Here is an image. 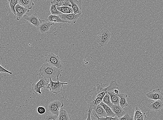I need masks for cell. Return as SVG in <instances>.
<instances>
[{"label": "cell", "mask_w": 163, "mask_h": 120, "mask_svg": "<svg viewBox=\"0 0 163 120\" xmlns=\"http://www.w3.org/2000/svg\"><path fill=\"white\" fill-rule=\"evenodd\" d=\"M81 15L80 14H75L73 13L69 14H62L59 16L65 23L74 24L76 23L77 21Z\"/></svg>", "instance_id": "8"}, {"label": "cell", "mask_w": 163, "mask_h": 120, "mask_svg": "<svg viewBox=\"0 0 163 120\" xmlns=\"http://www.w3.org/2000/svg\"><path fill=\"white\" fill-rule=\"evenodd\" d=\"M57 81L56 82L53 81L52 78H50V82L45 87L50 92L56 94H58L62 92L64 85H68V83H67L61 82L59 80V76H57Z\"/></svg>", "instance_id": "4"}, {"label": "cell", "mask_w": 163, "mask_h": 120, "mask_svg": "<svg viewBox=\"0 0 163 120\" xmlns=\"http://www.w3.org/2000/svg\"><path fill=\"white\" fill-rule=\"evenodd\" d=\"M61 69L56 68L48 63H45L39 70L40 77L45 78H55L62 76Z\"/></svg>", "instance_id": "1"}, {"label": "cell", "mask_w": 163, "mask_h": 120, "mask_svg": "<svg viewBox=\"0 0 163 120\" xmlns=\"http://www.w3.org/2000/svg\"><path fill=\"white\" fill-rule=\"evenodd\" d=\"M37 112L38 114L40 115H43L46 112V109L44 107L40 106L38 108Z\"/></svg>", "instance_id": "32"}, {"label": "cell", "mask_w": 163, "mask_h": 120, "mask_svg": "<svg viewBox=\"0 0 163 120\" xmlns=\"http://www.w3.org/2000/svg\"><path fill=\"white\" fill-rule=\"evenodd\" d=\"M18 3L19 0H11L10 3L9 4L10 6L11 11L16 16V14L15 10V7Z\"/></svg>", "instance_id": "25"}, {"label": "cell", "mask_w": 163, "mask_h": 120, "mask_svg": "<svg viewBox=\"0 0 163 120\" xmlns=\"http://www.w3.org/2000/svg\"><path fill=\"white\" fill-rule=\"evenodd\" d=\"M0 73H8L10 74V75H12L13 73L12 72L9 71L4 68L3 67H2L1 65H0Z\"/></svg>", "instance_id": "33"}, {"label": "cell", "mask_w": 163, "mask_h": 120, "mask_svg": "<svg viewBox=\"0 0 163 120\" xmlns=\"http://www.w3.org/2000/svg\"><path fill=\"white\" fill-rule=\"evenodd\" d=\"M45 62L59 69L63 68V63L60 58L58 55H55L53 53H50L48 55Z\"/></svg>", "instance_id": "6"}, {"label": "cell", "mask_w": 163, "mask_h": 120, "mask_svg": "<svg viewBox=\"0 0 163 120\" xmlns=\"http://www.w3.org/2000/svg\"><path fill=\"white\" fill-rule=\"evenodd\" d=\"M112 111L115 114L116 116L120 118L125 115V112L124 111L123 108L119 105L112 104L111 107Z\"/></svg>", "instance_id": "16"}, {"label": "cell", "mask_w": 163, "mask_h": 120, "mask_svg": "<svg viewBox=\"0 0 163 120\" xmlns=\"http://www.w3.org/2000/svg\"><path fill=\"white\" fill-rule=\"evenodd\" d=\"M102 102L105 104L107 105L110 107H111L112 105V103L111 102V98L109 95L107 93L105 95V96L103 98Z\"/></svg>", "instance_id": "27"}, {"label": "cell", "mask_w": 163, "mask_h": 120, "mask_svg": "<svg viewBox=\"0 0 163 120\" xmlns=\"http://www.w3.org/2000/svg\"><path fill=\"white\" fill-rule=\"evenodd\" d=\"M47 20L50 22L53 23L54 25V24H57V23H65L60 17L59 15H50L48 17Z\"/></svg>", "instance_id": "22"}, {"label": "cell", "mask_w": 163, "mask_h": 120, "mask_svg": "<svg viewBox=\"0 0 163 120\" xmlns=\"http://www.w3.org/2000/svg\"><path fill=\"white\" fill-rule=\"evenodd\" d=\"M23 18L32 25L38 28L39 26L41 20L39 18L38 14L36 13L33 14L30 16L25 15L23 17Z\"/></svg>", "instance_id": "11"}, {"label": "cell", "mask_w": 163, "mask_h": 120, "mask_svg": "<svg viewBox=\"0 0 163 120\" xmlns=\"http://www.w3.org/2000/svg\"><path fill=\"white\" fill-rule=\"evenodd\" d=\"M148 109L155 112H159L163 108V102L160 100H155L147 105Z\"/></svg>", "instance_id": "14"}, {"label": "cell", "mask_w": 163, "mask_h": 120, "mask_svg": "<svg viewBox=\"0 0 163 120\" xmlns=\"http://www.w3.org/2000/svg\"><path fill=\"white\" fill-rule=\"evenodd\" d=\"M91 114H92L93 116L96 115L99 117L106 116V112L103 108L100 105L91 108Z\"/></svg>", "instance_id": "15"}, {"label": "cell", "mask_w": 163, "mask_h": 120, "mask_svg": "<svg viewBox=\"0 0 163 120\" xmlns=\"http://www.w3.org/2000/svg\"><path fill=\"white\" fill-rule=\"evenodd\" d=\"M50 11L52 15H60L62 14L60 12L57 10L55 5H51Z\"/></svg>", "instance_id": "26"}, {"label": "cell", "mask_w": 163, "mask_h": 120, "mask_svg": "<svg viewBox=\"0 0 163 120\" xmlns=\"http://www.w3.org/2000/svg\"><path fill=\"white\" fill-rule=\"evenodd\" d=\"M54 24L48 20H41L40 25L38 28L42 34H44L49 32L50 28Z\"/></svg>", "instance_id": "10"}, {"label": "cell", "mask_w": 163, "mask_h": 120, "mask_svg": "<svg viewBox=\"0 0 163 120\" xmlns=\"http://www.w3.org/2000/svg\"><path fill=\"white\" fill-rule=\"evenodd\" d=\"M110 96L112 104L115 105H119L120 98L118 95L115 94L113 92H110L107 93Z\"/></svg>", "instance_id": "23"}, {"label": "cell", "mask_w": 163, "mask_h": 120, "mask_svg": "<svg viewBox=\"0 0 163 120\" xmlns=\"http://www.w3.org/2000/svg\"><path fill=\"white\" fill-rule=\"evenodd\" d=\"M71 5V8L73 9V13L75 14L81 15L82 4L81 0H69Z\"/></svg>", "instance_id": "12"}, {"label": "cell", "mask_w": 163, "mask_h": 120, "mask_svg": "<svg viewBox=\"0 0 163 120\" xmlns=\"http://www.w3.org/2000/svg\"><path fill=\"white\" fill-rule=\"evenodd\" d=\"M111 37V32L106 28L104 29L98 33L97 42L100 47H105L110 41Z\"/></svg>", "instance_id": "3"}, {"label": "cell", "mask_w": 163, "mask_h": 120, "mask_svg": "<svg viewBox=\"0 0 163 120\" xmlns=\"http://www.w3.org/2000/svg\"><path fill=\"white\" fill-rule=\"evenodd\" d=\"M119 120H133V118L128 114L127 113L121 117L120 118Z\"/></svg>", "instance_id": "31"}, {"label": "cell", "mask_w": 163, "mask_h": 120, "mask_svg": "<svg viewBox=\"0 0 163 120\" xmlns=\"http://www.w3.org/2000/svg\"><path fill=\"white\" fill-rule=\"evenodd\" d=\"M114 92L117 95H118L119 93V91L117 89H115L114 90Z\"/></svg>", "instance_id": "36"}, {"label": "cell", "mask_w": 163, "mask_h": 120, "mask_svg": "<svg viewBox=\"0 0 163 120\" xmlns=\"http://www.w3.org/2000/svg\"><path fill=\"white\" fill-rule=\"evenodd\" d=\"M15 10L16 14V19L18 21L20 20L25 14L30 11V9L24 8L18 3L15 7Z\"/></svg>", "instance_id": "13"}, {"label": "cell", "mask_w": 163, "mask_h": 120, "mask_svg": "<svg viewBox=\"0 0 163 120\" xmlns=\"http://www.w3.org/2000/svg\"><path fill=\"white\" fill-rule=\"evenodd\" d=\"M57 115L51 114L45 115L42 120H57Z\"/></svg>", "instance_id": "29"}, {"label": "cell", "mask_w": 163, "mask_h": 120, "mask_svg": "<svg viewBox=\"0 0 163 120\" xmlns=\"http://www.w3.org/2000/svg\"><path fill=\"white\" fill-rule=\"evenodd\" d=\"M97 91L96 86L93 88L86 95L85 99L88 105V107L91 108L96 107L101 102L102 99L97 98Z\"/></svg>", "instance_id": "2"}, {"label": "cell", "mask_w": 163, "mask_h": 120, "mask_svg": "<svg viewBox=\"0 0 163 120\" xmlns=\"http://www.w3.org/2000/svg\"><path fill=\"white\" fill-rule=\"evenodd\" d=\"M100 105H101L105 110V112L106 113V116L112 117L116 116L115 114L112 111L111 107L104 104L102 102L100 103Z\"/></svg>", "instance_id": "21"}, {"label": "cell", "mask_w": 163, "mask_h": 120, "mask_svg": "<svg viewBox=\"0 0 163 120\" xmlns=\"http://www.w3.org/2000/svg\"><path fill=\"white\" fill-rule=\"evenodd\" d=\"M57 10L60 12L62 14H69L73 13V11L71 7L63 6L56 7Z\"/></svg>", "instance_id": "24"}, {"label": "cell", "mask_w": 163, "mask_h": 120, "mask_svg": "<svg viewBox=\"0 0 163 120\" xmlns=\"http://www.w3.org/2000/svg\"><path fill=\"white\" fill-rule=\"evenodd\" d=\"M18 3L24 8L30 10L32 9L35 5L33 0H19Z\"/></svg>", "instance_id": "18"}, {"label": "cell", "mask_w": 163, "mask_h": 120, "mask_svg": "<svg viewBox=\"0 0 163 120\" xmlns=\"http://www.w3.org/2000/svg\"><path fill=\"white\" fill-rule=\"evenodd\" d=\"M145 113L141 112L138 108L136 107L134 114V120H145L147 118Z\"/></svg>", "instance_id": "17"}, {"label": "cell", "mask_w": 163, "mask_h": 120, "mask_svg": "<svg viewBox=\"0 0 163 120\" xmlns=\"http://www.w3.org/2000/svg\"><path fill=\"white\" fill-rule=\"evenodd\" d=\"M63 2L64 6H67L71 7V5L69 0H61Z\"/></svg>", "instance_id": "35"}, {"label": "cell", "mask_w": 163, "mask_h": 120, "mask_svg": "<svg viewBox=\"0 0 163 120\" xmlns=\"http://www.w3.org/2000/svg\"><path fill=\"white\" fill-rule=\"evenodd\" d=\"M64 106V103L61 101L55 100L49 103L48 109L50 113L58 116L61 109Z\"/></svg>", "instance_id": "7"}, {"label": "cell", "mask_w": 163, "mask_h": 120, "mask_svg": "<svg viewBox=\"0 0 163 120\" xmlns=\"http://www.w3.org/2000/svg\"><path fill=\"white\" fill-rule=\"evenodd\" d=\"M94 116L97 118V120H119L118 118L116 116L114 117L107 116L99 117L96 115H94Z\"/></svg>", "instance_id": "28"}, {"label": "cell", "mask_w": 163, "mask_h": 120, "mask_svg": "<svg viewBox=\"0 0 163 120\" xmlns=\"http://www.w3.org/2000/svg\"><path fill=\"white\" fill-rule=\"evenodd\" d=\"M57 120H72L70 116L66 110L63 108L60 110Z\"/></svg>", "instance_id": "19"}, {"label": "cell", "mask_w": 163, "mask_h": 120, "mask_svg": "<svg viewBox=\"0 0 163 120\" xmlns=\"http://www.w3.org/2000/svg\"><path fill=\"white\" fill-rule=\"evenodd\" d=\"M118 96L120 98L119 105L122 107V108L128 107V103L127 102L126 98L128 97V95L123 93H119L118 94Z\"/></svg>", "instance_id": "20"}, {"label": "cell", "mask_w": 163, "mask_h": 120, "mask_svg": "<svg viewBox=\"0 0 163 120\" xmlns=\"http://www.w3.org/2000/svg\"><path fill=\"white\" fill-rule=\"evenodd\" d=\"M10 1L11 0H8V1L9 4L10 3Z\"/></svg>", "instance_id": "37"}, {"label": "cell", "mask_w": 163, "mask_h": 120, "mask_svg": "<svg viewBox=\"0 0 163 120\" xmlns=\"http://www.w3.org/2000/svg\"><path fill=\"white\" fill-rule=\"evenodd\" d=\"M145 96L148 99L154 101L160 100L163 102V93L161 92L159 88L146 93Z\"/></svg>", "instance_id": "9"}, {"label": "cell", "mask_w": 163, "mask_h": 120, "mask_svg": "<svg viewBox=\"0 0 163 120\" xmlns=\"http://www.w3.org/2000/svg\"><path fill=\"white\" fill-rule=\"evenodd\" d=\"M91 107H88V116L87 119L85 120H92L91 118Z\"/></svg>", "instance_id": "34"}, {"label": "cell", "mask_w": 163, "mask_h": 120, "mask_svg": "<svg viewBox=\"0 0 163 120\" xmlns=\"http://www.w3.org/2000/svg\"><path fill=\"white\" fill-rule=\"evenodd\" d=\"M51 5H55L56 7L64 6L61 0H53L51 2Z\"/></svg>", "instance_id": "30"}, {"label": "cell", "mask_w": 163, "mask_h": 120, "mask_svg": "<svg viewBox=\"0 0 163 120\" xmlns=\"http://www.w3.org/2000/svg\"><path fill=\"white\" fill-rule=\"evenodd\" d=\"M39 80L36 83L32 84V92L35 93L42 94V90L45 88L50 82L48 78L39 77Z\"/></svg>", "instance_id": "5"}]
</instances>
